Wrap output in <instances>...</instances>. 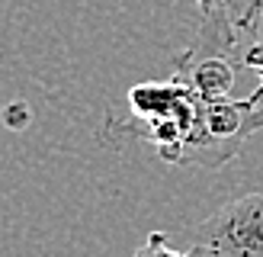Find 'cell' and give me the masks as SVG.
<instances>
[{
    "instance_id": "6da1fadb",
    "label": "cell",
    "mask_w": 263,
    "mask_h": 257,
    "mask_svg": "<svg viewBox=\"0 0 263 257\" xmlns=\"http://www.w3.org/2000/svg\"><path fill=\"white\" fill-rule=\"evenodd\" d=\"M196 122V97L177 77L135 84L128 90V116H109L106 128L119 138H138L157 148L164 161L180 164Z\"/></svg>"
},
{
    "instance_id": "7a4b0ae2",
    "label": "cell",
    "mask_w": 263,
    "mask_h": 257,
    "mask_svg": "<svg viewBox=\"0 0 263 257\" xmlns=\"http://www.w3.org/2000/svg\"><path fill=\"white\" fill-rule=\"evenodd\" d=\"M263 132V90L257 87L247 100L218 97V100H196V122L190 141L180 154L183 167H202L218 171L234 161L244 141Z\"/></svg>"
},
{
    "instance_id": "3957f363",
    "label": "cell",
    "mask_w": 263,
    "mask_h": 257,
    "mask_svg": "<svg viewBox=\"0 0 263 257\" xmlns=\"http://www.w3.org/2000/svg\"><path fill=\"white\" fill-rule=\"evenodd\" d=\"M190 257H263V193H247L241 199L202 218L190 231Z\"/></svg>"
},
{
    "instance_id": "277c9868",
    "label": "cell",
    "mask_w": 263,
    "mask_h": 257,
    "mask_svg": "<svg viewBox=\"0 0 263 257\" xmlns=\"http://www.w3.org/2000/svg\"><path fill=\"white\" fill-rule=\"evenodd\" d=\"M202 16H231L247 32L263 35V0H196Z\"/></svg>"
},
{
    "instance_id": "5b68a950",
    "label": "cell",
    "mask_w": 263,
    "mask_h": 257,
    "mask_svg": "<svg viewBox=\"0 0 263 257\" xmlns=\"http://www.w3.org/2000/svg\"><path fill=\"white\" fill-rule=\"evenodd\" d=\"M132 257H190L186 251H177L174 244L167 241L164 231H151L148 238H144V244L132 254Z\"/></svg>"
},
{
    "instance_id": "8992f818",
    "label": "cell",
    "mask_w": 263,
    "mask_h": 257,
    "mask_svg": "<svg viewBox=\"0 0 263 257\" xmlns=\"http://www.w3.org/2000/svg\"><path fill=\"white\" fill-rule=\"evenodd\" d=\"M244 64H247V68H251L257 77H260V90H263V39H260V42H254L251 48H247V55H244Z\"/></svg>"
}]
</instances>
